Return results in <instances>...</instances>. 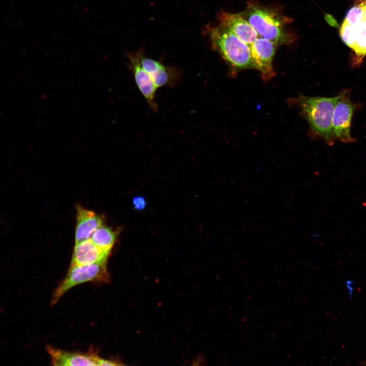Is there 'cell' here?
Instances as JSON below:
<instances>
[{"label":"cell","mask_w":366,"mask_h":366,"mask_svg":"<svg viewBox=\"0 0 366 366\" xmlns=\"http://www.w3.org/2000/svg\"><path fill=\"white\" fill-rule=\"evenodd\" d=\"M205 362L203 356L200 354L193 361V365H203V362Z\"/></svg>","instance_id":"18"},{"label":"cell","mask_w":366,"mask_h":366,"mask_svg":"<svg viewBox=\"0 0 366 366\" xmlns=\"http://www.w3.org/2000/svg\"><path fill=\"white\" fill-rule=\"evenodd\" d=\"M356 28L355 45L353 48L358 57L366 55V21L363 20Z\"/></svg>","instance_id":"14"},{"label":"cell","mask_w":366,"mask_h":366,"mask_svg":"<svg viewBox=\"0 0 366 366\" xmlns=\"http://www.w3.org/2000/svg\"><path fill=\"white\" fill-rule=\"evenodd\" d=\"M109 281L106 263L70 265L66 276L53 291L51 305L56 303L64 294L75 286L89 282L106 283Z\"/></svg>","instance_id":"4"},{"label":"cell","mask_w":366,"mask_h":366,"mask_svg":"<svg viewBox=\"0 0 366 366\" xmlns=\"http://www.w3.org/2000/svg\"><path fill=\"white\" fill-rule=\"evenodd\" d=\"M278 44L263 37L257 38L250 45L253 68L259 71L264 81L276 75L272 62Z\"/></svg>","instance_id":"5"},{"label":"cell","mask_w":366,"mask_h":366,"mask_svg":"<svg viewBox=\"0 0 366 366\" xmlns=\"http://www.w3.org/2000/svg\"><path fill=\"white\" fill-rule=\"evenodd\" d=\"M363 20L366 21V4L363 6Z\"/></svg>","instance_id":"19"},{"label":"cell","mask_w":366,"mask_h":366,"mask_svg":"<svg viewBox=\"0 0 366 366\" xmlns=\"http://www.w3.org/2000/svg\"><path fill=\"white\" fill-rule=\"evenodd\" d=\"M218 18L220 24L246 44L250 45L258 38L257 31L240 13L221 12Z\"/></svg>","instance_id":"10"},{"label":"cell","mask_w":366,"mask_h":366,"mask_svg":"<svg viewBox=\"0 0 366 366\" xmlns=\"http://www.w3.org/2000/svg\"><path fill=\"white\" fill-rule=\"evenodd\" d=\"M128 66L132 71L135 82L152 110L156 111L158 106L156 100V93L158 89L150 75L142 67L138 51L127 54Z\"/></svg>","instance_id":"8"},{"label":"cell","mask_w":366,"mask_h":366,"mask_svg":"<svg viewBox=\"0 0 366 366\" xmlns=\"http://www.w3.org/2000/svg\"><path fill=\"white\" fill-rule=\"evenodd\" d=\"M134 207L138 210L142 209L146 205L145 200L141 197H135L133 200Z\"/></svg>","instance_id":"17"},{"label":"cell","mask_w":366,"mask_h":366,"mask_svg":"<svg viewBox=\"0 0 366 366\" xmlns=\"http://www.w3.org/2000/svg\"><path fill=\"white\" fill-rule=\"evenodd\" d=\"M240 14L261 37L278 45L288 44L293 41V34L287 28L292 20L276 10L251 2L244 12Z\"/></svg>","instance_id":"1"},{"label":"cell","mask_w":366,"mask_h":366,"mask_svg":"<svg viewBox=\"0 0 366 366\" xmlns=\"http://www.w3.org/2000/svg\"><path fill=\"white\" fill-rule=\"evenodd\" d=\"M340 35L345 44L353 49L355 41V27L344 20L340 29Z\"/></svg>","instance_id":"16"},{"label":"cell","mask_w":366,"mask_h":366,"mask_svg":"<svg viewBox=\"0 0 366 366\" xmlns=\"http://www.w3.org/2000/svg\"><path fill=\"white\" fill-rule=\"evenodd\" d=\"M208 33L213 49L226 62L232 74L253 68L249 45L220 23L209 27Z\"/></svg>","instance_id":"2"},{"label":"cell","mask_w":366,"mask_h":366,"mask_svg":"<svg viewBox=\"0 0 366 366\" xmlns=\"http://www.w3.org/2000/svg\"><path fill=\"white\" fill-rule=\"evenodd\" d=\"M353 103L346 96V93L337 102L333 111L331 133L333 139L343 142L353 141L350 130L351 120L354 110Z\"/></svg>","instance_id":"6"},{"label":"cell","mask_w":366,"mask_h":366,"mask_svg":"<svg viewBox=\"0 0 366 366\" xmlns=\"http://www.w3.org/2000/svg\"><path fill=\"white\" fill-rule=\"evenodd\" d=\"M120 230L102 225L93 233L90 239L101 249L111 252Z\"/></svg>","instance_id":"13"},{"label":"cell","mask_w":366,"mask_h":366,"mask_svg":"<svg viewBox=\"0 0 366 366\" xmlns=\"http://www.w3.org/2000/svg\"><path fill=\"white\" fill-rule=\"evenodd\" d=\"M366 2L355 4L348 11L345 21L351 25L356 27L363 20V6Z\"/></svg>","instance_id":"15"},{"label":"cell","mask_w":366,"mask_h":366,"mask_svg":"<svg viewBox=\"0 0 366 366\" xmlns=\"http://www.w3.org/2000/svg\"><path fill=\"white\" fill-rule=\"evenodd\" d=\"M110 253L96 245L90 238L75 243L70 265L106 263Z\"/></svg>","instance_id":"9"},{"label":"cell","mask_w":366,"mask_h":366,"mask_svg":"<svg viewBox=\"0 0 366 366\" xmlns=\"http://www.w3.org/2000/svg\"><path fill=\"white\" fill-rule=\"evenodd\" d=\"M345 93L333 97L300 96L299 106L301 113L310 128L317 136L327 143L333 142L331 125L334 107Z\"/></svg>","instance_id":"3"},{"label":"cell","mask_w":366,"mask_h":366,"mask_svg":"<svg viewBox=\"0 0 366 366\" xmlns=\"http://www.w3.org/2000/svg\"><path fill=\"white\" fill-rule=\"evenodd\" d=\"M138 53L142 67L150 75L157 88L175 85L178 83L180 76L177 69L145 56L141 50L138 51Z\"/></svg>","instance_id":"7"},{"label":"cell","mask_w":366,"mask_h":366,"mask_svg":"<svg viewBox=\"0 0 366 366\" xmlns=\"http://www.w3.org/2000/svg\"><path fill=\"white\" fill-rule=\"evenodd\" d=\"M46 349L53 365H99L101 358L95 352H71L51 346H47Z\"/></svg>","instance_id":"11"},{"label":"cell","mask_w":366,"mask_h":366,"mask_svg":"<svg viewBox=\"0 0 366 366\" xmlns=\"http://www.w3.org/2000/svg\"><path fill=\"white\" fill-rule=\"evenodd\" d=\"M104 220L102 215L77 206L75 243L90 239L95 231L103 225Z\"/></svg>","instance_id":"12"}]
</instances>
